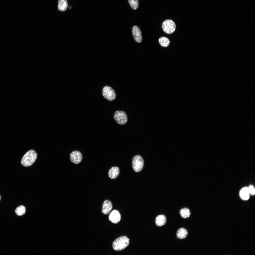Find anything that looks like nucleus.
<instances>
[{"label":"nucleus","mask_w":255,"mask_h":255,"mask_svg":"<svg viewBox=\"0 0 255 255\" xmlns=\"http://www.w3.org/2000/svg\"><path fill=\"white\" fill-rule=\"evenodd\" d=\"M37 157L36 152L34 150H30L27 152L22 157L21 164L25 167L30 166L35 162Z\"/></svg>","instance_id":"1"},{"label":"nucleus","mask_w":255,"mask_h":255,"mask_svg":"<svg viewBox=\"0 0 255 255\" xmlns=\"http://www.w3.org/2000/svg\"><path fill=\"white\" fill-rule=\"evenodd\" d=\"M129 239L126 236H122L115 239L113 242L112 247L113 249L117 251L123 250L129 245Z\"/></svg>","instance_id":"2"},{"label":"nucleus","mask_w":255,"mask_h":255,"mask_svg":"<svg viewBox=\"0 0 255 255\" xmlns=\"http://www.w3.org/2000/svg\"><path fill=\"white\" fill-rule=\"evenodd\" d=\"M132 165L134 171L136 172H140L142 169L144 165L143 158L139 155L135 156L132 159Z\"/></svg>","instance_id":"3"},{"label":"nucleus","mask_w":255,"mask_h":255,"mask_svg":"<svg viewBox=\"0 0 255 255\" xmlns=\"http://www.w3.org/2000/svg\"><path fill=\"white\" fill-rule=\"evenodd\" d=\"M162 27L163 31L168 34L173 33L175 31L176 28L174 22L170 19L164 21L162 23Z\"/></svg>","instance_id":"4"},{"label":"nucleus","mask_w":255,"mask_h":255,"mask_svg":"<svg viewBox=\"0 0 255 255\" xmlns=\"http://www.w3.org/2000/svg\"><path fill=\"white\" fill-rule=\"evenodd\" d=\"M113 117L116 122L121 125L125 124L128 120L126 113L122 111L118 110L115 111L114 115Z\"/></svg>","instance_id":"5"},{"label":"nucleus","mask_w":255,"mask_h":255,"mask_svg":"<svg viewBox=\"0 0 255 255\" xmlns=\"http://www.w3.org/2000/svg\"><path fill=\"white\" fill-rule=\"evenodd\" d=\"M102 93L104 97L109 101H112L115 98L116 95L114 90L109 86H104L102 89Z\"/></svg>","instance_id":"6"},{"label":"nucleus","mask_w":255,"mask_h":255,"mask_svg":"<svg viewBox=\"0 0 255 255\" xmlns=\"http://www.w3.org/2000/svg\"><path fill=\"white\" fill-rule=\"evenodd\" d=\"M82 155L81 152L77 150L73 151L70 154L71 161L75 164L80 163L82 160Z\"/></svg>","instance_id":"7"},{"label":"nucleus","mask_w":255,"mask_h":255,"mask_svg":"<svg viewBox=\"0 0 255 255\" xmlns=\"http://www.w3.org/2000/svg\"><path fill=\"white\" fill-rule=\"evenodd\" d=\"M132 32L134 38L137 42H141L142 39L141 31L137 26H135L132 28Z\"/></svg>","instance_id":"8"},{"label":"nucleus","mask_w":255,"mask_h":255,"mask_svg":"<svg viewBox=\"0 0 255 255\" xmlns=\"http://www.w3.org/2000/svg\"><path fill=\"white\" fill-rule=\"evenodd\" d=\"M109 219L111 222L117 224L120 221L121 216L119 212L117 210H114L112 211L109 216Z\"/></svg>","instance_id":"9"},{"label":"nucleus","mask_w":255,"mask_h":255,"mask_svg":"<svg viewBox=\"0 0 255 255\" xmlns=\"http://www.w3.org/2000/svg\"><path fill=\"white\" fill-rule=\"evenodd\" d=\"M113 207V205L111 202L109 200H106L104 201L102 204V212L105 215L108 214Z\"/></svg>","instance_id":"10"},{"label":"nucleus","mask_w":255,"mask_h":255,"mask_svg":"<svg viewBox=\"0 0 255 255\" xmlns=\"http://www.w3.org/2000/svg\"><path fill=\"white\" fill-rule=\"evenodd\" d=\"M120 173V170L117 167H113L109 170L108 175L109 177L112 179H114L117 178L119 176Z\"/></svg>","instance_id":"11"},{"label":"nucleus","mask_w":255,"mask_h":255,"mask_svg":"<svg viewBox=\"0 0 255 255\" xmlns=\"http://www.w3.org/2000/svg\"><path fill=\"white\" fill-rule=\"evenodd\" d=\"M167 220L166 216L163 215H160L157 216L156 218L155 222L156 225L158 226L161 227L166 223Z\"/></svg>","instance_id":"12"},{"label":"nucleus","mask_w":255,"mask_h":255,"mask_svg":"<svg viewBox=\"0 0 255 255\" xmlns=\"http://www.w3.org/2000/svg\"><path fill=\"white\" fill-rule=\"evenodd\" d=\"M250 194L248 187H246L242 188L239 192L240 197L244 200H248L249 198Z\"/></svg>","instance_id":"13"},{"label":"nucleus","mask_w":255,"mask_h":255,"mask_svg":"<svg viewBox=\"0 0 255 255\" xmlns=\"http://www.w3.org/2000/svg\"><path fill=\"white\" fill-rule=\"evenodd\" d=\"M188 234V232L186 229L184 228H181L177 231L176 235L178 239H183L187 237Z\"/></svg>","instance_id":"14"},{"label":"nucleus","mask_w":255,"mask_h":255,"mask_svg":"<svg viewBox=\"0 0 255 255\" xmlns=\"http://www.w3.org/2000/svg\"><path fill=\"white\" fill-rule=\"evenodd\" d=\"M58 4V8L59 11L63 12L67 9L68 3L67 0H59Z\"/></svg>","instance_id":"15"},{"label":"nucleus","mask_w":255,"mask_h":255,"mask_svg":"<svg viewBox=\"0 0 255 255\" xmlns=\"http://www.w3.org/2000/svg\"><path fill=\"white\" fill-rule=\"evenodd\" d=\"M179 213L181 216L184 219L189 217L191 214L190 210L188 208H184L181 209Z\"/></svg>","instance_id":"16"},{"label":"nucleus","mask_w":255,"mask_h":255,"mask_svg":"<svg viewBox=\"0 0 255 255\" xmlns=\"http://www.w3.org/2000/svg\"><path fill=\"white\" fill-rule=\"evenodd\" d=\"M159 42L160 45L164 47L168 46L170 43L169 39L167 38L164 37H160L159 39Z\"/></svg>","instance_id":"17"},{"label":"nucleus","mask_w":255,"mask_h":255,"mask_svg":"<svg viewBox=\"0 0 255 255\" xmlns=\"http://www.w3.org/2000/svg\"><path fill=\"white\" fill-rule=\"evenodd\" d=\"M26 212L25 207L23 205H20L17 207L15 210L16 214L18 216H21L25 214Z\"/></svg>","instance_id":"18"},{"label":"nucleus","mask_w":255,"mask_h":255,"mask_svg":"<svg viewBox=\"0 0 255 255\" xmlns=\"http://www.w3.org/2000/svg\"><path fill=\"white\" fill-rule=\"evenodd\" d=\"M128 1L131 8L133 10H136L138 8L139 0H128Z\"/></svg>","instance_id":"19"},{"label":"nucleus","mask_w":255,"mask_h":255,"mask_svg":"<svg viewBox=\"0 0 255 255\" xmlns=\"http://www.w3.org/2000/svg\"><path fill=\"white\" fill-rule=\"evenodd\" d=\"M248 190L250 194L254 195L255 193V190L253 186L250 185L248 187Z\"/></svg>","instance_id":"20"},{"label":"nucleus","mask_w":255,"mask_h":255,"mask_svg":"<svg viewBox=\"0 0 255 255\" xmlns=\"http://www.w3.org/2000/svg\"><path fill=\"white\" fill-rule=\"evenodd\" d=\"M71 8H72V7H71V6H69V9H71Z\"/></svg>","instance_id":"21"},{"label":"nucleus","mask_w":255,"mask_h":255,"mask_svg":"<svg viewBox=\"0 0 255 255\" xmlns=\"http://www.w3.org/2000/svg\"><path fill=\"white\" fill-rule=\"evenodd\" d=\"M1 196H0V200H1Z\"/></svg>","instance_id":"22"}]
</instances>
